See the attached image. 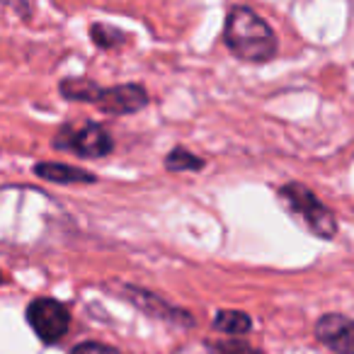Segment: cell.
Here are the masks:
<instances>
[{"mask_svg": "<svg viewBox=\"0 0 354 354\" xmlns=\"http://www.w3.org/2000/svg\"><path fill=\"white\" fill-rule=\"evenodd\" d=\"M114 289H117V291H112L114 296H122L124 301H129L131 306H136L138 310L148 313L151 318L165 320V323H172V325H187V328L194 323V318L187 313V310L175 308V306H170L167 301H162L160 296L151 294L148 289H138V286L122 284V281H117Z\"/></svg>", "mask_w": 354, "mask_h": 354, "instance_id": "5", "label": "cell"}, {"mask_svg": "<svg viewBox=\"0 0 354 354\" xmlns=\"http://www.w3.org/2000/svg\"><path fill=\"white\" fill-rule=\"evenodd\" d=\"M279 202L284 204V209L313 236L330 241L337 233V218L335 214L310 192L306 185L301 183H289L279 189Z\"/></svg>", "mask_w": 354, "mask_h": 354, "instance_id": "2", "label": "cell"}, {"mask_svg": "<svg viewBox=\"0 0 354 354\" xmlns=\"http://www.w3.org/2000/svg\"><path fill=\"white\" fill-rule=\"evenodd\" d=\"M207 347L212 354H265V352H260V349L252 347V344L243 342V339H236V337L218 339V342H212V339H209Z\"/></svg>", "mask_w": 354, "mask_h": 354, "instance_id": "13", "label": "cell"}, {"mask_svg": "<svg viewBox=\"0 0 354 354\" xmlns=\"http://www.w3.org/2000/svg\"><path fill=\"white\" fill-rule=\"evenodd\" d=\"M27 323L44 344H54L68 333L71 310L61 301L39 296L27 306Z\"/></svg>", "mask_w": 354, "mask_h": 354, "instance_id": "4", "label": "cell"}, {"mask_svg": "<svg viewBox=\"0 0 354 354\" xmlns=\"http://www.w3.org/2000/svg\"><path fill=\"white\" fill-rule=\"evenodd\" d=\"M0 281H3V274H0Z\"/></svg>", "mask_w": 354, "mask_h": 354, "instance_id": "15", "label": "cell"}, {"mask_svg": "<svg viewBox=\"0 0 354 354\" xmlns=\"http://www.w3.org/2000/svg\"><path fill=\"white\" fill-rule=\"evenodd\" d=\"M315 337L337 354H354V320L342 313H325L315 323Z\"/></svg>", "mask_w": 354, "mask_h": 354, "instance_id": "6", "label": "cell"}, {"mask_svg": "<svg viewBox=\"0 0 354 354\" xmlns=\"http://www.w3.org/2000/svg\"><path fill=\"white\" fill-rule=\"evenodd\" d=\"M90 37H93V41L100 49H114V46L124 44V39H127V35L119 27H112L107 22H95L90 27Z\"/></svg>", "mask_w": 354, "mask_h": 354, "instance_id": "12", "label": "cell"}, {"mask_svg": "<svg viewBox=\"0 0 354 354\" xmlns=\"http://www.w3.org/2000/svg\"><path fill=\"white\" fill-rule=\"evenodd\" d=\"M250 328H252V318L248 313H243V310L226 308V310H218L216 318H214V330L223 335H231V337L250 333Z\"/></svg>", "mask_w": 354, "mask_h": 354, "instance_id": "9", "label": "cell"}, {"mask_svg": "<svg viewBox=\"0 0 354 354\" xmlns=\"http://www.w3.org/2000/svg\"><path fill=\"white\" fill-rule=\"evenodd\" d=\"M148 104V93L143 85L127 83L117 85V88H102L100 90V97L95 102V107H100L104 114H133L138 109H143Z\"/></svg>", "mask_w": 354, "mask_h": 354, "instance_id": "7", "label": "cell"}, {"mask_svg": "<svg viewBox=\"0 0 354 354\" xmlns=\"http://www.w3.org/2000/svg\"><path fill=\"white\" fill-rule=\"evenodd\" d=\"M71 354H119V352L102 342H80L71 349Z\"/></svg>", "mask_w": 354, "mask_h": 354, "instance_id": "14", "label": "cell"}, {"mask_svg": "<svg viewBox=\"0 0 354 354\" xmlns=\"http://www.w3.org/2000/svg\"><path fill=\"white\" fill-rule=\"evenodd\" d=\"M35 175L41 180H49V183L59 185H73V183H95L97 177L90 175V172L80 170V167L66 165V162H37Z\"/></svg>", "mask_w": 354, "mask_h": 354, "instance_id": "8", "label": "cell"}, {"mask_svg": "<svg viewBox=\"0 0 354 354\" xmlns=\"http://www.w3.org/2000/svg\"><path fill=\"white\" fill-rule=\"evenodd\" d=\"M54 148L59 151L78 153L80 158H102L109 156L114 148L107 129L95 122H85L78 127H64L54 138Z\"/></svg>", "mask_w": 354, "mask_h": 354, "instance_id": "3", "label": "cell"}, {"mask_svg": "<svg viewBox=\"0 0 354 354\" xmlns=\"http://www.w3.org/2000/svg\"><path fill=\"white\" fill-rule=\"evenodd\" d=\"M204 167V160L199 156H194L192 151H187V148L177 146L172 148L170 153L165 156V170L170 172H197Z\"/></svg>", "mask_w": 354, "mask_h": 354, "instance_id": "11", "label": "cell"}, {"mask_svg": "<svg viewBox=\"0 0 354 354\" xmlns=\"http://www.w3.org/2000/svg\"><path fill=\"white\" fill-rule=\"evenodd\" d=\"M223 41L228 51L248 64H267L277 54V37L272 27L245 6L233 8L223 25Z\"/></svg>", "mask_w": 354, "mask_h": 354, "instance_id": "1", "label": "cell"}, {"mask_svg": "<svg viewBox=\"0 0 354 354\" xmlns=\"http://www.w3.org/2000/svg\"><path fill=\"white\" fill-rule=\"evenodd\" d=\"M61 95H64L66 100H73V102H90L95 104L100 97V85L93 83L90 78H68L64 80V83L59 85Z\"/></svg>", "mask_w": 354, "mask_h": 354, "instance_id": "10", "label": "cell"}]
</instances>
